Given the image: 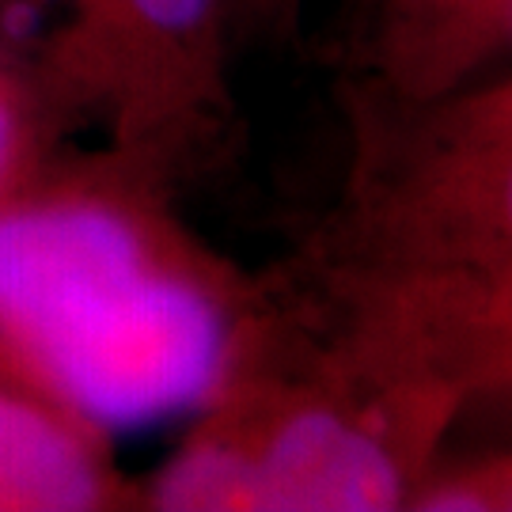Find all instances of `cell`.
Returning <instances> with one entry per match:
<instances>
[{
  "mask_svg": "<svg viewBox=\"0 0 512 512\" xmlns=\"http://www.w3.org/2000/svg\"><path fill=\"white\" fill-rule=\"evenodd\" d=\"M262 285L186 224L171 183L50 145L0 190V384L110 437L190 418Z\"/></svg>",
  "mask_w": 512,
  "mask_h": 512,
  "instance_id": "obj_1",
  "label": "cell"
},
{
  "mask_svg": "<svg viewBox=\"0 0 512 512\" xmlns=\"http://www.w3.org/2000/svg\"><path fill=\"white\" fill-rule=\"evenodd\" d=\"M467 414L296 262L262 285L217 384L141 482L152 512H403Z\"/></svg>",
  "mask_w": 512,
  "mask_h": 512,
  "instance_id": "obj_2",
  "label": "cell"
},
{
  "mask_svg": "<svg viewBox=\"0 0 512 512\" xmlns=\"http://www.w3.org/2000/svg\"><path fill=\"white\" fill-rule=\"evenodd\" d=\"M338 205L308 255L512 270V65L421 99L346 95Z\"/></svg>",
  "mask_w": 512,
  "mask_h": 512,
  "instance_id": "obj_3",
  "label": "cell"
},
{
  "mask_svg": "<svg viewBox=\"0 0 512 512\" xmlns=\"http://www.w3.org/2000/svg\"><path fill=\"white\" fill-rule=\"evenodd\" d=\"M46 12L19 57L54 133L88 126L99 148L175 190L232 152L239 46L228 0H19Z\"/></svg>",
  "mask_w": 512,
  "mask_h": 512,
  "instance_id": "obj_4",
  "label": "cell"
},
{
  "mask_svg": "<svg viewBox=\"0 0 512 512\" xmlns=\"http://www.w3.org/2000/svg\"><path fill=\"white\" fill-rule=\"evenodd\" d=\"M300 266L357 323L456 387L467 410L512 414V270L349 266L308 251Z\"/></svg>",
  "mask_w": 512,
  "mask_h": 512,
  "instance_id": "obj_5",
  "label": "cell"
},
{
  "mask_svg": "<svg viewBox=\"0 0 512 512\" xmlns=\"http://www.w3.org/2000/svg\"><path fill=\"white\" fill-rule=\"evenodd\" d=\"M512 65V0H368L346 95L421 99Z\"/></svg>",
  "mask_w": 512,
  "mask_h": 512,
  "instance_id": "obj_6",
  "label": "cell"
},
{
  "mask_svg": "<svg viewBox=\"0 0 512 512\" xmlns=\"http://www.w3.org/2000/svg\"><path fill=\"white\" fill-rule=\"evenodd\" d=\"M141 509L114 437L61 406L0 384V512Z\"/></svg>",
  "mask_w": 512,
  "mask_h": 512,
  "instance_id": "obj_7",
  "label": "cell"
},
{
  "mask_svg": "<svg viewBox=\"0 0 512 512\" xmlns=\"http://www.w3.org/2000/svg\"><path fill=\"white\" fill-rule=\"evenodd\" d=\"M410 512H512V440L444 456L421 475Z\"/></svg>",
  "mask_w": 512,
  "mask_h": 512,
  "instance_id": "obj_8",
  "label": "cell"
},
{
  "mask_svg": "<svg viewBox=\"0 0 512 512\" xmlns=\"http://www.w3.org/2000/svg\"><path fill=\"white\" fill-rule=\"evenodd\" d=\"M50 145H57V133L46 122L35 84L16 50L0 42V190L16 183Z\"/></svg>",
  "mask_w": 512,
  "mask_h": 512,
  "instance_id": "obj_9",
  "label": "cell"
},
{
  "mask_svg": "<svg viewBox=\"0 0 512 512\" xmlns=\"http://www.w3.org/2000/svg\"><path fill=\"white\" fill-rule=\"evenodd\" d=\"M311 0H228L236 46H277L289 42L308 16Z\"/></svg>",
  "mask_w": 512,
  "mask_h": 512,
  "instance_id": "obj_10",
  "label": "cell"
}]
</instances>
